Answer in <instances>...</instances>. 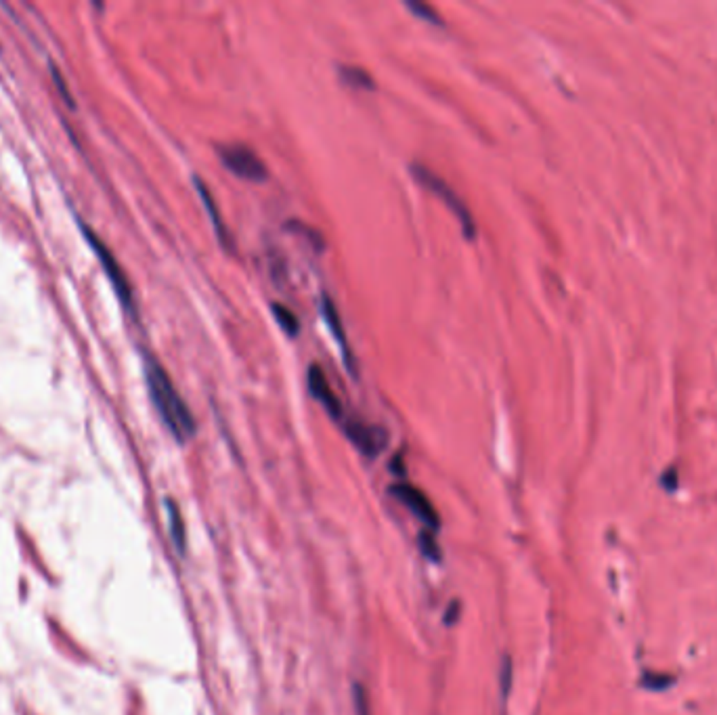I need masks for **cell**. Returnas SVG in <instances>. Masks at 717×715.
Wrapping results in <instances>:
<instances>
[{
    "label": "cell",
    "instance_id": "4",
    "mask_svg": "<svg viewBox=\"0 0 717 715\" xmlns=\"http://www.w3.org/2000/svg\"><path fill=\"white\" fill-rule=\"evenodd\" d=\"M216 153H219V160L223 162V166L243 181L261 183L269 177V168L263 162V158L259 156V153H254L248 145H239V143L219 145Z\"/></svg>",
    "mask_w": 717,
    "mask_h": 715
},
{
    "label": "cell",
    "instance_id": "6",
    "mask_svg": "<svg viewBox=\"0 0 717 715\" xmlns=\"http://www.w3.org/2000/svg\"><path fill=\"white\" fill-rule=\"evenodd\" d=\"M344 432L358 451H363L370 457L378 455L386 447V432L380 426L365 424L361 420H346Z\"/></svg>",
    "mask_w": 717,
    "mask_h": 715
},
{
    "label": "cell",
    "instance_id": "7",
    "mask_svg": "<svg viewBox=\"0 0 717 715\" xmlns=\"http://www.w3.org/2000/svg\"><path fill=\"white\" fill-rule=\"evenodd\" d=\"M306 382H309L311 394L325 407V410L330 412V416L336 418V420H340V418H342V405H340L336 392L332 390V386H330V382H327V378H325V374L321 372L319 365H313V367L309 370Z\"/></svg>",
    "mask_w": 717,
    "mask_h": 715
},
{
    "label": "cell",
    "instance_id": "17",
    "mask_svg": "<svg viewBox=\"0 0 717 715\" xmlns=\"http://www.w3.org/2000/svg\"><path fill=\"white\" fill-rule=\"evenodd\" d=\"M457 608H459V602H451L449 608H447V615H445V623L447 625H453L457 621Z\"/></svg>",
    "mask_w": 717,
    "mask_h": 715
},
{
    "label": "cell",
    "instance_id": "2",
    "mask_svg": "<svg viewBox=\"0 0 717 715\" xmlns=\"http://www.w3.org/2000/svg\"><path fill=\"white\" fill-rule=\"evenodd\" d=\"M412 172H414L416 181H418L424 189H428L432 195H436V197L445 203L447 210L455 216V221L459 223V227H462L466 239H474V237H476V221L472 219V212H470V208L464 203V199L453 191V187H451L447 181H443L436 172H432L428 166L414 164V166H412Z\"/></svg>",
    "mask_w": 717,
    "mask_h": 715
},
{
    "label": "cell",
    "instance_id": "3",
    "mask_svg": "<svg viewBox=\"0 0 717 715\" xmlns=\"http://www.w3.org/2000/svg\"><path fill=\"white\" fill-rule=\"evenodd\" d=\"M80 231L84 233V237H86L88 245L92 248V252L97 254V259H99L101 267H103L108 279L112 281V285H114V290H116V294H118V298H120V304L124 306V309H126L132 317H137L134 298H132V288H130V283H128V277H126L124 269L120 267V263L116 261V256L112 254V250H110L103 241H101V237H99L94 231H90L84 223H80Z\"/></svg>",
    "mask_w": 717,
    "mask_h": 715
},
{
    "label": "cell",
    "instance_id": "8",
    "mask_svg": "<svg viewBox=\"0 0 717 715\" xmlns=\"http://www.w3.org/2000/svg\"><path fill=\"white\" fill-rule=\"evenodd\" d=\"M195 185H197V191H199V195H201V199H203V206H206V210H208V214H210V221H212V227H214V231H216V235H219V241L223 243V248H227V250L233 252V250H235L233 237H231L227 225H225L223 219H221V212H219V208H216V201H214L212 193L206 189V185H203L197 177H195Z\"/></svg>",
    "mask_w": 717,
    "mask_h": 715
},
{
    "label": "cell",
    "instance_id": "5",
    "mask_svg": "<svg viewBox=\"0 0 717 715\" xmlns=\"http://www.w3.org/2000/svg\"><path fill=\"white\" fill-rule=\"evenodd\" d=\"M390 495L394 499H398L416 518H420L428 531H436L441 527V518L436 514V507L432 505L428 495L424 491H420L418 487L409 485V483H396V485L390 487Z\"/></svg>",
    "mask_w": 717,
    "mask_h": 715
},
{
    "label": "cell",
    "instance_id": "1",
    "mask_svg": "<svg viewBox=\"0 0 717 715\" xmlns=\"http://www.w3.org/2000/svg\"><path fill=\"white\" fill-rule=\"evenodd\" d=\"M145 380H147V390L149 396L156 405V410L164 422V426L172 432V436L179 443H185L195 434V420L193 414L187 407L185 399L172 384L170 376L166 370L153 359V356L145 354Z\"/></svg>",
    "mask_w": 717,
    "mask_h": 715
},
{
    "label": "cell",
    "instance_id": "13",
    "mask_svg": "<svg viewBox=\"0 0 717 715\" xmlns=\"http://www.w3.org/2000/svg\"><path fill=\"white\" fill-rule=\"evenodd\" d=\"M409 11H412L418 19L422 21H428V23H434V26H443V19L438 17V13L430 7V5H424V3H407L405 5Z\"/></svg>",
    "mask_w": 717,
    "mask_h": 715
},
{
    "label": "cell",
    "instance_id": "11",
    "mask_svg": "<svg viewBox=\"0 0 717 715\" xmlns=\"http://www.w3.org/2000/svg\"><path fill=\"white\" fill-rule=\"evenodd\" d=\"M321 309H323V317H325V321H327V325H330L332 334H334V336L338 338V342H340V344H344V348H346V334H344V325H342V321H340L338 309H336L334 302H332L327 296H323V300H321ZM346 352H348V348H346Z\"/></svg>",
    "mask_w": 717,
    "mask_h": 715
},
{
    "label": "cell",
    "instance_id": "15",
    "mask_svg": "<svg viewBox=\"0 0 717 715\" xmlns=\"http://www.w3.org/2000/svg\"><path fill=\"white\" fill-rule=\"evenodd\" d=\"M352 707H354V715H370L367 692L361 684H352Z\"/></svg>",
    "mask_w": 717,
    "mask_h": 715
},
{
    "label": "cell",
    "instance_id": "14",
    "mask_svg": "<svg viewBox=\"0 0 717 715\" xmlns=\"http://www.w3.org/2000/svg\"><path fill=\"white\" fill-rule=\"evenodd\" d=\"M420 550H422V554L428 558V560H432V563H438V560H441V550H438V545H436V541H434V535H432V531H422L420 533Z\"/></svg>",
    "mask_w": 717,
    "mask_h": 715
},
{
    "label": "cell",
    "instance_id": "16",
    "mask_svg": "<svg viewBox=\"0 0 717 715\" xmlns=\"http://www.w3.org/2000/svg\"><path fill=\"white\" fill-rule=\"evenodd\" d=\"M499 688H501V698L505 701L509 696L512 690V661L507 656H503L501 661V669H499Z\"/></svg>",
    "mask_w": 717,
    "mask_h": 715
},
{
    "label": "cell",
    "instance_id": "9",
    "mask_svg": "<svg viewBox=\"0 0 717 715\" xmlns=\"http://www.w3.org/2000/svg\"><path fill=\"white\" fill-rule=\"evenodd\" d=\"M338 74L340 78L352 86V88H361V90H374L376 88V82L372 78V74L363 68H356V66H340L338 68Z\"/></svg>",
    "mask_w": 717,
    "mask_h": 715
},
{
    "label": "cell",
    "instance_id": "10",
    "mask_svg": "<svg viewBox=\"0 0 717 715\" xmlns=\"http://www.w3.org/2000/svg\"><path fill=\"white\" fill-rule=\"evenodd\" d=\"M166 507H168V521H170V535L172 541L176 545V550L183 554L185 552V525H183V516L181 510L172 499H166Z\"/></svg>",
    "mask_w": 717,
    "mask_h": 715
},
{
    "label": "cell",
    "instance_id": "12",
    "mask_svg": "<svg viewBox=\"0 0 717 715\" xmlns=\"http://www.w3.org/2000/svg\"><path fill=\"white\" fill-rule=\"evenodd\" d=\"M273 315L277 317V321H279V325L290 334V336H294V334H298V319H296V315L290 311V309H285V306H281V304H273Z\"/></svg>",
    "mask_w": 717,
    "mask_h": 715
}]
</instances>
